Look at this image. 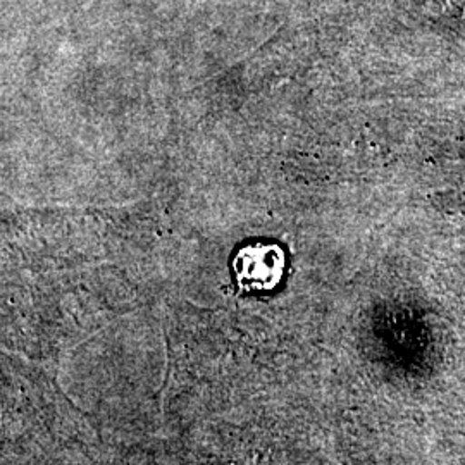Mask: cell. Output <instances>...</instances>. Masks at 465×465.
Returning a JSON list of instances; mask_svg holds the SVG:
<instances>
[{
  "instance_id": "cell-1",
  "label": "cell",
  "mask_w": 465,
  "mask_h": 465,
  "mask_svg": "<svg viewBox=\"0 0 465 465\" xmlns=\"http://www.w3.org/2000/svg\"><path fill=\"white\" fill-rule=\"evenodd\" d=\"M232 272L242 290L271 292L282 282L284 253L278 245H249L236 253L232 261Z\"/></svg>"
}]
</instances>
